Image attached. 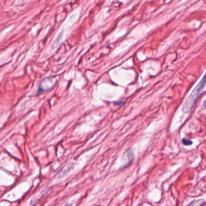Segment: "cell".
I'll use <instances>...</instances> for the list:
<instances>
[{"label":"cell","mask_w":206,"mask_h":206,"mask_svg":"<svg viewBox=\"0 0 206 206\" xmlns=\"http://www.w3.org/2000/svg\"><path fill=\"white\" fill-rule=\"evenodd\" d=\"M206 85V73L202 78L201 80L197 85L196 88L193 90L190 96L186 99L183 107V111L184 112H189L195 105L197 99L199 98L201 91L204 89Z\"/></svg>","instance_id":"obj_1"},{"label":"cell","mask_w":206,"mask_h":206,"mask_svg":"<svg viewBox=\"0 0 206 206\" xmlns=\"http://www.w3.org/2000/svg\"><path fill=\"white\" fill-rule=\"evenodd\" d=\"M57 77L55 76H51L45 78L42 80L39 86L37 94H39L52 90L57 83Z\"/></svg>","instance_id":"obj_2"},{"label":"cell","mask_w":206,"mask_h":206,"mask_svg":"<svg viewBox=\"0 0 206 206\" xmlns=\"http://www.w3.org/2000/svg\"><path fill=\"white\" fill-rule=\"evenodd\" d=\"M182 142L184 144L186 145V146H189V145H191L192 144V141L189 139H186V138H183L182 140Z\"/></svg>","instance_id":"obj_3"},{"label":"cell","mask_w":206,"mask_h":206,"mask_svg":"<svg viewBox=\"0 0 206 206\" xmlns=\"http://www.w3.org/2000/svg\"><path fill=\"white\" fill-rule=\"evenodd\" d=\"M203 108H206V99L204 101V102H203Z\"/></svg>","instance_id":"obj_4"}]
</instances>
